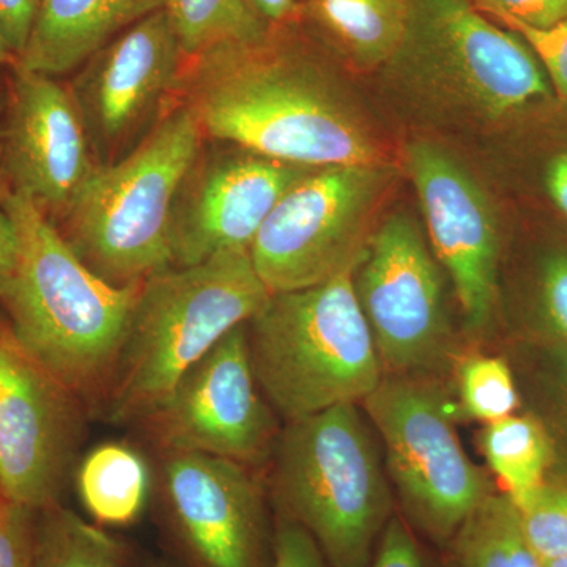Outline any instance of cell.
<instances>
[{"mask_svg": "<svg viewBox=\"0 0 567 567\" xmlns=\"http://www.w3.org/2000/svg\"><path fill=\"white\" fill-rule=\"evenodd\" d=\"M271 28L188 59L178 100L207 140L298 166H383L374 137L354 118L316 58Z\"/></svg>", "mask_w": 567, "mask_h": 567, "instance_id": "cell-1", "label": "cell"}, {"mask_svg": "<svg viewBox=\"0 0 567 567\" xmlns=\"http://www.w3.org/2000/svg\"><path fill=\"white\" fill-rule=\"evenodd\" d=\"M2 204L18 248L0 308L18 341L99 413L142 284L114 287L92 274L24 194L7 188Z\"/></svg>", "mask_w": 567, "mask_h": 567, "instance_id": "cell-2", "label": "cell"}, {"mask_svg": "<svg viewBox=\"0 0 567 567\" xmlns=\"http://www.w3.org/2000/svg\"><path fill=\"white\" fill-rule=\"evenodd\" d=\"M270 295L249 251L216 254L145 279L100 415L111 423H140Z\"/></svg>", "mask_w": 567, "mask_h": 567, "instance_id": "cell-3", "label": "cell"}, {"mask_svg": "<svg viewBox=\"0 0 567 567\" xmlns=\"http://www.w3.org/2000/svg\"><path fill=\"white\" fill-rule=\"evenodd\" d=\"M204 140L196 114L177 99L130 155L96 166L54 224L92 274L130 287L173 267L175 194Z\"/></svg>", "mask_w": 567, "mask_h": 567, "instance_id": "cell-4", "label": "cell"}, {"mask_svg": "<svg viewBox=\"0 0 567 567\" xmlns=\"http://www.w3.org/2000/svg\"><path fill=\"white\" fill-rule=\"evenodd\" d=\"M353 271L308 289L271 293L246 323L254 374L287 424L363 402L383 380Z\"/></svg>", "mask_w": 567, "mask_h": 567, "instance_id": "cell-5", "label": "cell"}, {"mask_svg": "<svg viewBox=\"0 0 567 567\" xmlns=\"http://www.w3.org/2000/svg\"><path fill=\"white\" fill-rule=\"evenodd\" d=\"M274 453L279 518L308 532L331 567H369L391 518V494L357 404L287 424Z\"/></svg>", "mask_w": 567, "mask_h": 567, "instance_id": "cell-6", "label": "cell"}, {"mask_svg": "<svg viewBox=\"0 0 567 567\" xmlns=\"http://www.w3.org/2000/svg\"><path fill=\"white\" fill-rule=\"evenodd\" d=\"M363 404L406 516L436 543L453 540L492 492L466 456L445 399L429 383L401 375L383 379Z\"/></svg>", "mask_w": 567, "mask_h": 567, "instance_id": "cell-7", "label": "cell"}, {"mask_svg": "<svg viewBox=\"0 0 567 567\" xmlns=\"http://www.w3.org/2000/svg\"><path fill=\"white\" fill-rule=\"evenodd\" d=\"M390 175L385 164L328 166L295 183L249 249L265 287L308 289L357 267Z\"/></svg>", "mask_w": 567, "mask_h": 567, "instance_id": "cell-8", "label": "cell"}, {"mask_svg": "<svg viewBox=\"0 0 567 567\" xmlns=\"http://www.w3.org/2000/svg\"><path fill=\"white\" fill-rule=\"evenodd\" d=\"M405 59L425 84L496 118L548 95L543 66L517 33L506 32L472 0H412Z\"/></svg>", "mask_w": 567, "mask_h": 567, "instance_id": "cell-9", "label": "cell"}, {"mask_svg": "<svg viewBox=\"0 0 567 567\" xmlns=\"http://www.w3.org/2000/svg\"><path fill=\"white\" fill-rule=\"evenodd\" d=\"M91 412L18 341L0 316V495L33 511L59 505Z\"/></svg>", "mask_w": 567, "mask_h": 567, "instance_id": "cell-10", "label": "cell"}, {"mask_svg": "<svg viewBox=\"0 0 567 567\" xmlns=\"http://www.w3.org/2000/svg\"><path fill=\"white\" fill-rule=\"evenodd\" d=\"M186 58L167 10L123 31L80 66L69 89L99 166L137 148L178 99Z\"/></svg>", "mask_w": 567, "mask_h": 567, "instance_id": "cell-11", "label": "cell"}, {"mask_svg": "<svg viewBox=\"0 0 567 567\" xmlns=\"http://www.w3.org/2000/svg\"><path fill=\"white\" fill-rule=\"evenodd\" d=\"M137 424L158 453L210 454L249 468L274 454L278 427L254 374L246 324L224 336Z\"/></svg>", "mask_w": 567, "mask_h": 567, "instance_id": "cell-12", "label": "cell"}, {"mask_svg": "<svg viewBox=\"0 0 567 567\" xmlns=\"http://www.w3.org/2000/svg\"><path fill=\"white\" fill-rule=\"evenodd\" d=\"M159 454L164 527L186 567H271L262 488L251 468L204 453Z\"/></svg>", "mask_w": 567, "mask_h": 567, "instance_id": "cell-13", "label": "cell"}, {"mask_svg": "<svg viewBox=\"0 0 567 567\" xmlns=\"http://www.w3.org/2000/svg\"><path fill=\"white\" fill-rule=\"evenodd\" d=\"M312 169L205 137L175 194L173 267H192L216 254L249 251L275 205Z\"/></svg>", "mask_w": 567, "mask_h": 567, "instance_id": "cell-14", "label": "cell"}, {"mask_svg": "<svg viewBox=\"0 0 567 567\" xmlns=\"http://www.w3.org/2000/svg\"><path fill=\"white\" fill-rule=\"evenodd\" d=\"M353 275L382 365L399 375L432 368L446 341L442 279L415 223L401 215L386 219Z\"/></svg>", "mask_w": 567, "mask_h": 567, "instance_id": "cell-15", "label": "cell"}, {"mask_svg": "<svg viewBox=\"0 0 567 567\" xmlns=\"http://www.w3.org/2000/svg\"><path fill=\"white\" fill-rule=\"evenodd\" d=\"M96 166L70 89L21 63L10 66L0 134L7 188L58 224Z\"/></svg>", "mask_w": 567, "mask_h": 567, "instance_id": "cell-16", "label": "cell"}, {"mask_svg": "<svg viewBox=\"0 0 567 567\" xmlns=\"http://www.w3.org/2000/svg\"><path fill=\"white\" fill-rule=\"evenodd\" d=\"M406 166L432 249L454 284L466 327L484 330L498 281V227L486 193L454 156L431 142L410 145Z\"/></svg>", "mask_w": 567, "mask_h": 567, "instance_id": "cell-17", "label": "cell"}, {"mask_svg": "<svg viewBox=\"0 0 567 567\" xmlns=\"http://www.w3.org/2000/svg\"><path fill=\"white\" fill-rule=\"evenodd\" d=\"M166 6L167 0H40L18 63L37 73L62 76Z\"/></svg>", "mask_w": 567, "mask_h": 567, "instance_id": "cell-18", "label": "cell"}, {"mask_svg": "<svg viewBox=\"0 0 567 567\" xmlns=\"http://www.w3.org/2000/svg\"><path fill=\"white\" fill-rule=\"evenodd\" d=\"M305 17L353 62L394 61L412 18V0H309Z\"/></svg>", "mask_w": 567, "mask_h": 567, "instance_id": "cell-19", "label": "cell"}, {"mask_svg": "<svg viewBox=\"0 0 567 567\" xmlns=\"http://www.w3.org/2000/svg\"><path fill=\"white\" fill-rule=\"evenodd\" d=\"M82 505L96 524L125 527L140 518L151 495L147 461L126 443L92 447L74 468Z\"/></svg>", "mask_w": 567, "mask_h": 567, "instance_id": "cell-20", "label": "cell"}, {"mask_svg": "<svg viewBox=\"0 0 567 567\" xmlns=\"http://www.w3.org/2000/svg\"><path fill=\"white\" fill-rule=\"evenodd\" d=\"M481 447L511 502L546 483L554 445L544 425L529 416H507L486 424Z\"/></svg>", "mask_w": 567, "mask_h": 567, "instance_id": "cell-21", "label": "cell"}, {"mask_svg": "<svg viewBox=\"0 0 567 567\" xmlns=\"http://www.w3.org/2000/svg\"><path fill=\"white\" fill-rule=\"evenodd\" d=\"M33 567H137L128 548L69 507L39 511Z\"/></svg>", "mask_w": 567, "mask_h": 567, "instance_id": "cell-22", "label": "cell"}, {"mask_svg": "<svg viewBox=\"0 0 567 567\" xmlns=\"http://www.w3.org/2000/svg\"><path fill=\"white\" fill-rule=\"evenodd\" d=\"M457 567H543L507 495L491 494L454 536Z\"/></svg>", "mask_w": 567, "mask_h": 567, "instance_id": "cell-23", "label": "cell"}, {"mask_svg": "<svg viewBox=\"0 0 567 567\" xmlns=\"http://www.w3.org/2000/svg\"><path fill=\"white\" fill-rule=\"evenodd\" d=\"M186 61L223 43L262 39L270 31L246 0H167Z\"/></svg>", "mask_w": 567, "mask_h": 567, "instance_id": "cell-24", "label": "cell"}, {"mask_svg": "<svg viewBox=\"0 0 567 567\" xmlns=\"http://www.w3.org/2000/svg\"><path fill=\"white\" fill-rule=\"evenodd\" d=\"M458 390L466 415L486 424L513 416L520 404L516 380L502 358L466 360L458 372Z\"/></svg>", "mask_w": 567, "mask_h": 567, "instance_id": "cell-25", "label": "cell"}, {"mask_svg": "<svg viewBox=\"0 0 567 567\" xmlns=\"http://www.w3.org/2000/svg\"><path fill=\"white\" fill-rule=\"evenodd\" d=\"M522 535L540 561L567 558V487L540 484L513 502Z\"/></svg>", "mask_w": 567, "mask_h": 567, "instance_id": "cell-26", "label": "cell"}, {"mask_svg": "<svg viewBox=\"0 0 567 567\" xmlns=\"http://www.w3.org/2000/svg\"><path fill=\"white\" fill-rule=\"evenodd\" d=\"M39 511L0 499V567H33Z\"/></svg>", "mask_w": 567, "mask_h": 567, "instance_id": "cell-27", "label": "cell"}, {"mask_svg": "<svg viewBox=\"0 0 567 567\" xmlns=\"http://www.w3.org/2000/svg\"><path fill=\"white\" fill-rule=\"evenodd\" d=\"M481 13L495 20L516 22L535 31H547L567 21V0H472Z\"/></svg>", "mask_w": 567, "mask_h": 567, "instance_id": "cell-28", "label": "cell"}, {"mask_svg": "<svg viewBox=\"0 0 567 567\" xmlns=\"http://www.w3.org/2000/svg\"><path fill=\"white\" fill-rule=\"evenodd\" d=\"M539 303L548 330L567 346V254H555L543 265Z\"/></svg>", "mask_w": 567, "mask_h": 567, "instance_id": "cell-29", "label": "cell"}, {"mask_svg": "<svg viewBox=\"0 0 567 567\" xmlns=\"http://www.w3.org/2000/svg\"><path fill=\"white\" fill-rule=\"evenodd\" d=\"M532 48L557 91L567 99V21L547 31H535L516 22H505Z\"/></svg>", "mask_w": 567, "mask_h": 567, "instance_id": "cell-30", "label": "cell"}, {"mask_svg": "<svg viewBox=\"0 0 567 567\" xmlns=\"http://www.w3.org/2000/svg\"><path fill=\"white\" fill-rule=\"evenodd\" d=\"M271 567H331L308 532L279 518L274 535Z\"/></svg>", "mask_w": 567, "mask_h": 567, "instance_id": "cell-31", "label": "cell"}, {"mask_svg": "<svg viewBox=\"0 0 567 567\" xmlns=\"http://www.w3.org/2000/svg\"><path fill=\"white\" fill-rule=\"evenodd\" d=\"M369 567H427L415 536L401 518L388 522Z\"/></svg>", "mask_w": 567, "mask_h": 567, "instance_id": "cell-32", "label": "cell"}, {"mask_svg": "<svg viewBox=\"0 0 567 567\" xmlns=\"http://www.w3.org/2000/svg\"><path fill=\"white\" fill-rule=\"evenodd\" d=\"M543 390L558 425L567 435V346L555 342L544 350Z\"/></svg>", "mask_w": 567, "mask_h": 567, "instance_id": "cell-33", "label": "cell"}, {"mask_svg": "<svg viewBox=\"0 0 567 567\" xmlns=\"http://www.w3.org/2000/svg\"><path fill=\"white\" fill-rule=\"evenodd\" d=\"M39 3L40 0H0V32L18 59L31 37Z\"/></svg>", "mask_w": 567, "mask_h": 567, "instance_id": "cell-34", "label": "cell"}, {"mask_svg": "<svg viewBox=\"0 0 567 567\" xmlns=\"http://www.w3.org/2000/svg\"><path fill=\"white\" fill-rule=\"evenodd\" d=\"M268 28H289L306 14L309 0H246Z\"/></svg>", "mask_w": 567, "mask_h": 567, "instance_id": "cell-35", "label": "cell"}, {"mask_svg": "<svg viewBox=\"0 0 567 567\" xmlns=\"http://www.w3.org/2000/svg\"><path fill=\"white\" fill-rule=\"evenodd\" d=\"M7 192V183L0 174V287L6 281L17 259L18 238L14 224L3 208L2 197Z\"/></svg>", "mask_w": 567, "mask_h": 567, "instance_id": "cell-36", "label": "cell"}, {"mask_svg": "<svg viewBox=\"0 0 567 567\" xmlns=\"http://www.w3.org/2000/svg\"><path fill=\"white\" fill-rule=\"evenodd\" d=\"M547 189L551 200L567 216V153L558 155L548 166Z\"/></svg>", "mask_w": 567, "mask_h": 567, "instance_id": "cell-37", "label": "cell"}, {"mask_svg": "<svg viewBox=\"0 0 567 567\" xmlns=\"http://www.w3.org/2000/svg\"><path fill=\"white\" fill-rule=\"evenodd\" d=\"M18 62V55L11 50L10 44L0 32V69H10Z\"/></svg>", "mask_w": 567, "mask_h": 567, "instance_id": "cell-38", "label": "cell"}, {"mask_svg": "<svg viewBox=\"0 0 567 567\" xmlns=\"http://www.w3.org/2000/svg\"><path fill=\"white\" fill-rule=\"evenodd\" d=\"M6 102H7V78H6V80H0V134H2V122H3V112H6Z\"/></svg>", "mask_w": 567, "mask_h": 567, "instance_id": "cell-39", "label": "cell"}, {"mask_svg": "<svg viewBox=\"0 0 567 567\" xmlns=\"http://www.w3.org/2000/svg\"><path fill=\"white\" fill-rule=\"evenodd\" d=\"M543 567H567V558L550 559V561H544Z\"/></svg>", "mask_w": 567, "mask_h": 567, "instance_id": "cell-40", "label": "cell"}, {"mask_svg": "<svg viewBox=\"0 0 567 567\" xmlns=\"http://www.w3.org/2000/svg\"><path fill=\"white\" fill-rule=\"evenodd\" d=\"M147 567H186L183 565V563L178 561H159V563H153V565Z\"/></svg>", "mask_w": 567, "mask_h": 567, "instance_id": "cell-41", "label": "cell"}, {"mask_svg": "<svg viewBox=\"0 0 567 567\" xmlns=\"http://www.w3.org/2000/svg\"><path fill=\"white\" fill-rule=\"evenodd\" d=\"M0 499H2V495H0Z\"/></svg>", "mask_w": 567, "mask_h": 567, "instance_id": "cell-42", "label": "cell"}]
</instances>
